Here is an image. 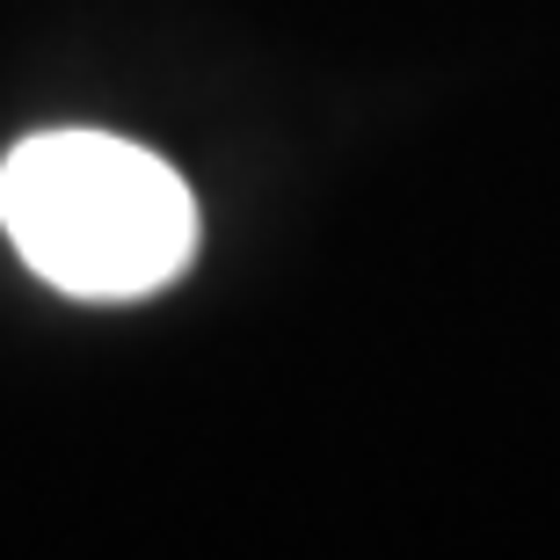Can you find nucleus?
I'll return each mask as SVG.
<instances>
[{
    "mask_svg": "<svg viewBox=\"0 0 560 560\" xmlns=\"http://www.w3.org/2000/svg\"><path fill=\"white\" fill-rule=\"evenodd\" d=\"M0 226L44 284L145 299L197 255L189 183L109 131H37L0 161Z\"/></svg>",
    "mask_w": 560,
    "mask_h": 560,
    "instance_id": "obj_1",
    "label": "nucleus"
}]
</instances>
